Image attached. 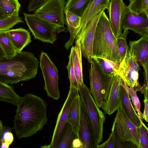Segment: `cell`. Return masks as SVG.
Here are the masks:
<instances>
[{
	"label": "cell",
	"instance_id": "obj_1",
	"mask_svg": "<svg viewBox=\"0 0 148 148\" xmlns=\"http://www.w3.org/2000/svg\"><path fill=\"white\" fill-rule=\"evenodd\" d=\"M16 106L14 128L19 139L32 136L47 124V104L42 98L26 94L21 97Z\"/></svg>",
	"mask_w": 148,
	"mask_h": 148
},
{
	"label": "cell",
	"instance_id": "obj_2",
	"mask_svg": "<svg viewBox=\"0 0 148 148\" xmlns=\"http://www.w3.org/2000/svg\"><path fill=\"white\" fill-rule=\"evenodd\" d=\"M39 63L28 51L17 52L11 58L0 60V81L9 84L32 79L37 74Z\"/></svg>",
	"mask_w": 148,
	"mask_h": 148
},
{
	"label": "cell",
	"instance_id": "obj_3",
	"mask_svg": "<svg viewBox=\"0 0 148 148\" xmlns=\"http://www.w3.org/2000/svg\"><path fill=\"white\" fill-rule=\"evenodd\" d=\"M92 57L105 58L120 64L121 59L116 39L114 35L109 18L103 11L97 22L93 38Z\"/></svg>",
	"mask_w": 148,
	"mask_h": 148
},
{
	"label": "cell",
	"instance_id": "obj_4",
	"mask_svg": "<svg viewBox=\"0 0 148 148\" xmlns=\"http://www.w3.org/2000/svg\"><path fill=\"white\" fill-rule=\"evenodd\" d=\"M78 90L81 100L87 112L95 140L98 145L103 140L105 115L99 109L88 88L84 84H79Z\"/></svg>",
	"mask_w": 148,
	"mask_h": 148
},
{
	"label": "cell",
	"instance_id": "obj_5",
	"mask_svg": "<svg viewBox=\"0 0 148 148\" xmlns=\"http://www.w3.org/2000/svg\"><path fill=\"white\" fill-rule=\"evenodd\" d=\"M65 0H48L33 14L55 26L60 32L65 31Z\"/></svg>",
	"mask_w": 148,
	"mask_h": 148
},
{
	"label": "cell",
	"instance_id": "obj_6",
	"mask_svg": "<svg viewBox=\"0 0 148 148\" xmlns=\"http://www.w3.org/2000/svg\"><path fill=\"white\" fill-rule=\"evenodd\" d=\"M25 20L35 39L53 43L60 32L55 26L33 14L23 13Z\"/></svg>",
	"mask_w": 148,
	"mask_h": 148
},
{
	"label": "cell",
	"instance_id": "obj_7",
	"mask_svg": "<svg viewBox=\"0 0 148 148\" xmlns=\"http://www.w3.org/2000/svg\"><path fill=\"white\" fill-rule=\"evenodd\" d=\"M40 59V67L45 81L44 89L49 97L58 100L60 96L58 70L46 53L42 51Z\"/></svg>",
	"mask_w": 148,
	"mask_h": 148
},
{
	"label": "cell",
	"instance_id": "obj_8",
	"mask_svg": "<svg viewBox=\"0 0 148 148\" xmlns=\"http://www.w3.org/2000/svg\"><path fill=\"white\" fill-rule=\"evenodd\" d=\"M117 110L113 123L119 139L123 142H130L138 148H141L139 127L136 126L129 119L122 108Z\"/></svg>",
	"mask_w": 148,
	"mask_h": 148
},
{
	"label": "cell",
	"instance_id": "obj_9",
	"mask_svg": "<svg viewBox=\"0 0 148 148\" xmlns=\"http://www.w3.org/2000/svg\"><path fill=\"white\" fill-rule=\"evenodd\" d=\"M90 64L89 70L90 91L97 105L100 108L107 93L110 76L106 75L103 73L94 60H92Z\"/></svg>",
	"mask_w": 148,
	"mask_h": 148
},
{
	"label": "cell",
	"instance_id": "obj_10",
	"mask_svg": "<svg viewBox=\"0 0 148 148\" xmlns=\"http://www.w3.org/2000/svg\"><path fill=\"white\" fill-rule=\"evenodd\" d=\"M78 94V89L70 86L67 97L58 114L51 142L49 145L44 146L42 147L56 148L61 139L68 123L69 115L72 103Z\"/></svg>",
	"mask_w": 148,
	"mask_h": 148
},
{
	"label": "cell",
	"instance_id": "obj_11",
	"mask_svg": "<svg viewBox=\"0 0 148 148\" xmlns=\"http://www.w3.org/2000/svg\"><path fill=\"white\" fill-rule=\"evenodd\" d=\"M104 10H101L92 17L83 28L79 31L76 36L80 42L82 56L90 63L92 60V46L96 28L99 17Z\"/></svg>",
	"mask_w": 148,
	"mask_h": 148
},
{
	"label": "cell",
	"instance_id": "obj_12",
	"mask_svg": "<svg viewBox=\"0 0 148 148\" xmlns=\"http://www.w3.org/2000/svg\"><path fill=\"white\" fill-rule=\"evenodd\" d=\"M140 69L138 62L129 48L125 58L120 64L119 76L128 86L136 90L140 86L138 81Z\"/></svg>",
	"mask_w": 148,
	"mask_h": 148
},
{
	"label": "cell",
	"instance_id": "obj_13",
	"mask_svg": "<svg viewBox=\"0 0 148 148\" xmlns=\"http://www.w3.org/2000/svg\"><path fill=\"white\" fill-rule=\"evenodd\" d=\"M122 80L117 75L109 77L107 93L101 107L107 114L111 115L121 108L119 93Z\"/></svg>",
	"mask_w": 148,
	"mask_h": 148
},
{
	"label": "cell",
	"instance_id": "obj_14",
	"mask_svg": "<svg viewBox=\"0 0 148 148\" xmlns=\"http://www.w3.org/2000/svg\"><path fill=\"white\" fill-rule=\"evenodd\" d=\"M123 0H111L108 10L109 21L116 38L122 34V24L124 17L128 10Z\"/></svg>",
	"mask_w": 148,
	"mask_h": 148
},
{
	"label": "cell",
	"instance_id": "obj_15",
	"mask_svg": "<svg viewBox=\"0 0 148 148\" xmlns=\"http://www.w3.org/2000/svg\"><path fill=\"white\" fill-rule=\"evenodd\" d=\"M122 29L132 30L141 37L148 36V15L144 12L138 15L128 9L123 20Z\"/></svg>",
	"mask_w": 148,
	"mask_h": 148
},
{
	"label": "cell",
	"instance_id": "obj_16",
	"mask_svg": "<svg viewBox=\"0 0 148 148\" xmlns=\"http://www.w3.org/2000/svg\"><path fill=\"white\" fill-rule=\"evenodd\" d=\"M77 138L82 143V148H97L98 145L95 140L87 112L81 101Z\"/></svg>",
	"mask_w": 148,
	"mask_h": 148
},
{
	"label": "cell",
	"instance_id": "obj_17",
	"mask_svg": "<svg viewBox=\"0 0 148 148\" xmlns=\"http://www.w3.org/2000/svg\"><path fill=\"white\" fill-rule=\"evenodd\" d=\"M128 86L122 79L120 85L119 97L121 107L129 119L137 127L142 122L135 111L131 101L127 89Z\"/></svg>",
	"mask_w": 148,
	"mask_h": 148
},
{
	"label": "cell",
	"instance_id": "obj_18",
	"mask_svg": "<svg viewBox=\"0 0 148 148\" xmlns=\"http://www.w3.org/2000/svg\"><path fill=\"white\" fill-rule=\"evenodd\" d=\"M130 49L137 62L145 70L148 69V36L129 41Z\"/></svg>",
	"mask_w": 148,
	"mask_h": 148
},
{
	"label": "cell",
	"instance_id": "obj_19",
	"mask_svg": "<svg viewBox=\"0 0 148 148\" xmlns=\"http://www.w3.org/2000/svg\"><path fill=\"white\" fill-rule=\"evenodd\" d=\"M4 31L17 52L22 51L31 42L30 32L24 28L10 29Z\"/></svg>",
	"mask_w": 148,
	"mask_h": 148
},
{
	"label": "cell",
	"instance_id": "obj_20",
	"mask_svg": "<svg viewBox=\"0 0 148 148\" xmlns=\"http://www.w3.org/2000/svg\"><path fill=\"white\" fill-rule=\"evenodd\" d=\"M110 2V0H90L86 10L81 17L79 30L83 28L100 11L106 9L108 10Z\"/></svg>",
	"mask_w": 148,
	"mask_h": 148
},
{
	"label": "cell",
	"instance_id": "obj_21",
	"mask_svg": "<svg viewBox=\"0 0 148 148\" xmlns=\"http://www.w3.org/2000/svg\"><path fill=\"white\" fill-rule=\"evenodd\" d=\"M64 14L65 24L70 34L69 40L64 45L65 48L68 49L74 42L80 27L81 17L69 11H66Z\"/></svg>",
	"mask_w": 148,
	"mask_h": 148
},
{
	"label": "cell",
	"instance_id": "obj_22",
	"mask_svg": "<svg viewBox=\"0 0 148 148\" xmlns=\"http://www.w3.org/2000/svg\"><path fill=\"white\" fill-rule=\"evenodd\" d=\"M75 46L71 48L73 64L77 80L79 84H84L83 80L82 54L81 48L79 41L76 37L74 41Z\"/></svg>",
	"mask_w": 148,
	"mask_h": 148
},
{
	"label": "cell",
	"instance_id": "obj_23",
	"mask_svg": "<svg viewBox=\"0 0 148 148\" xmlns=\"http://www.w3.org/2000/svg\"><path fill=\"white\" fill-rule=\"evenodd\" d=\"M21 98L12 86L0 81V101L16 106Z\"/></svg>",
	"mask_w": 148,
	"mask_h": 148
},
{
	"label": "cell",
	"instance_id": "obj_24",
	"mask_svg": "<svg viewBox=\"0 0 148 148\" xmlns=\"http://www.w3.org/2000/svg\"><path fill=\"white\" fill-rule=\"evenodd\" d=\"M81 99L79 94L75 98L71 107L68 117V123L77 136L80 117Z\"/></svg>",
	"mask_w": 148,
	"mask_h": 148
},
{
	"label": "cell",
	"instance_id": "obj_25",
	"mask_svg": "<svg viewBox=\"0 0 148 148\" xmlns=\"http://www.w3.org/2000/svg\"><path fill=\"white\" fill-rule=\"evenodd\" d=\"M92 58L96 62L102 72L106 75H119L120 64L104 58L93 57Z\"/></svg>",
	"mask_w": 148,
	"mask_h": 148
},
{
	"label": "cell",
	"instance_id": "obj_26",
	"mask_svg": "<svg viewBox=\"0 0 148 148\" xmlns=\"http://www.w3.org/2000/svg\"><path fill=\"white\" fill-rule=\"evenodd\" d=\"M90 0H67L65 3L64 12L69 11L81 17L86 10Z\"/></svg>",
	"mask_w": 148,
	"mask_h": 148
},
{
	"label": "cell",
	"instance_id": "obj_27",
	"mask_svg": "<svg viewBox=\"0 0 148 148\" xmlns=\"http://www.w3.org/2000/svg\"><path fill=\"white\" fill-rule=\"evenodd\" d=\"M21 5L18 0H0V9L8 16H18Z\"/></svg>",
	"mask_w": 148,
	"mask_h": 148
},
{
	"label": "cell",
	"instance_id": "obj_28",
	"mask_svg": "<svg viewBox=\"0 0 148 148\" xmlns=\"http://www.w3.org/2000/svg\"><path fill=\"white\" fill-rule=\"evenodd\" d=\"M0 46L6 58H11L17 53V52L4 31H0Z\"/></svg>",
	"mask_w": 148,
	"mask_h": 148
},
{
	"label": "cell",
	"instance_id": "obj_29",
	"mask_svg": "<svg viewBox=\"0 0 148 148\" xmlns=\"http://www.w3.org/2000/svg\"><path fill=\"white\" fill-rule=\"evenodd\" d=\"M77 136L71 125L67 123L61 139L56 148H71L73 140Z\"/></svg>",
	"mask_w": 148,
	"mask_h": 148
},
{
	"label": "cell",
	"instance_id": "obj_30",
	"mask_svg": "<svg viewBox=\"0 0 148 148\" xmlns=\"http://www.w3.org/2000/svg\"><path fill=\"white\" fill-rule=\"evenodd\" d=\"M127 6L130 11L136 14L144 12L148 15V0H133Z\"/></svg>",
	"mask_w": 148,
	"mask_h": 148
},
{
	"label": "cell",
	"instance_id": "obj_31",
	"mask_svg": "<svg viewBox=\"0 0 148 148\" xmlns=\"http://www.w3.org/2000/svg\"><path fill=\"white\" fill-rule=\"evenodd\" d=\"M123 33L116 39L117 45L121 59V62L125 58L129 48L126 38L129 33L128 30L124 29Z\"/></svg>",
	"mask_w": 148,
	"mask_h": 148
},
{
	"label": "cell",
	"instance_id": "obj_32",
	"mask_svg": "<svg viewBox=\"0 0 148 148\" xmlns=\"http://www.w3.org/2000/svg\"><path fill=\"white\" fill-rule=\"evenodd\" d=\"M23 22L22 18L19 16H9L1 19L0 31L10 29L17 24Z\"/></svg>",
	"mask_w": 148,
	"mask_h": 148
},
{
	"label": "cell",
	"instance_id": "obj_33",
	"mask_svg": "<svg viewBox=\"0 0 148 148\" xmlns=\"http://www.w3.org/2000/svg\"><path fill=\"white\" fill-rule=\"evenodd\" d=\"M127 91L129 96L131 97L132 103L133 104L134 109L137 112V114L139 116L141 121L143 122V113L140 110V104L139 100L137 95V90L134 87H127Z\"/></svg>",
	"mask_w": 148,
	"mask_h": 148
},
{
	"label": "cell",
	"instance_id": "obj_34",
	"mask_svg": "<svg viewBox=\"0 0 148 148\" xmlns=\"http://www.w3.org/2000/svg\"><path fill=\"white\" fill-rule=\"evenodd\" d=\"M69 63L66 68L68 71V77L70 82V86L78 90L79 84L76 78L71 53L69 56Z\"/></svg>",
	"mask_w": 148,
	"mask_h": 148
},
{
	"label": "cell",
	"instance_id": "obj_35",
	"mask_svg": "<svg viewBox=\"0 0 148 148\" xmlns=\"http://www.w3.org/2000/svg\"><path fill=\"white\" fill-rule=\"evenodd\" d=\"M14 139L10 129L5 127L0 138V148H8Z\"/></svg>",
	"mask_w": 148,
	"mask_h": 148
},
{
	"label": "cell",
	"instance_id": "obj_36",
	"mask_svg": "<svg viewBox=\"0 0 148 148\" xmlns=\"http://www.w3.org/2000/svg\"><path fill=\"white\" fill-rule=\"evenodd\" d=\"M139 137L141 148H148V129L143 122L139 127Z\"/></svg>",
	"mask_w": 148,
	"mask_h": 148
},
{
	"label": "cell",
	"instance_id": "obj_37",
	"mask_svg": "<svg viewBox=\"0 0 148 148\" xmlns=\"http://www.w3.org/2000/svg\"><path fill=\"white\" fill-rule=\"evenodd\" d=\"M97 148H115L113 130L112 128L111 133L108 138L101 144H98Z\"/></svg>",
	"mask_w": 148,
	"mask_h": 148
},
{
	"label": "cell",
	"instance_id": "obj_38",
	"mask_svg": "<svg viewBox=\"0 0 148 148\" xmlns=\"http://www.w3.org/2000/svg\"><path fill=\"white\" fill-rule=\"evenodd\" d=\"M48 0H31L29 2L27 10L29 12H34Z\"/></svg>",
	"mask_w": 148,
	"mask_h": 148
},
{
	"label": "cell",
	"instance_id": "obj_39",
	"mask_svg": "<svg viewBox=\"0 0 148 148\" xmlns=\"http://www.w3.org/2000/svg\"><path fill=\"white\" fill-rule=\"evenodd\" d=\"M145 107L144 111L143 113V119L147 122H148V98H145L143 100Z\"/></svg>",
	"mask_w": 148,
	"mask_h": 148
},
{
	"label": "cell",
	"instance_id": "obj_40",
	"mask_svg": "<svg viewBox=\"0 0 148 148\" xmlns=\"http://www.w3.org/2000/svg\"><path fill=\"white\" fill-rule=\"evenodd\" d=\"M71 148H81L82 144L79 140L76 138L73 141L72 143Z\"/></svg>",
	"mask_w": 148,
	"mask_h": 148
},
{
	"label": "cell",
	"instance_id": "obj_41",
	"mask_svg": "<svg viewBox=\"0 0 148 148\" xmlns=\"http://www.w3.org/2000/svg\"><path fill=\"white\" fill-rule=\"evenodd\" d=\"M5 127L3 125L1 121L0 120V138Z\"/></svg>",
	"mask_w": 148,
	"mask_h": 148
},
{
	"label": "cell",
	"instance_id": "obj_42",
	"mask_svg": "<svg viewBox=\"0 0 148 148\" xmlns=\"http://www.w3.org/2000/svg\"><path fill=\"white\" fill-rule=\"evenodd\" d=\"M8 16L0 9V19L7 17Z\"/></svg>",
	"mask_w": 148,
	"mask_h": 148
},
{
	"label": "cell",
	"instance_id": "obj_43",
	"mask_svg": "<svg viewBox=\"0 0 148 148\" xmlns=\"http://www.w3.org/2000/svg\"><path fill=\"white\" fill-rule=\"evenodd\" d=\"M5 58V54L0 46V60L3 59Z\"/></svg>",
	"mask_w": 148,
	"mask_h": 148
},
{
	"label": "cell",
	"instance_id": "obj_44",
	"mask_svg": "<svg viewBox=\"0 0 148 148\" xmlns=\"http://www.w3.org/2000/svg\"><path fill=\"white\" fill-rule=\"evenodd\" d=\"M130 2H131L133 0H128Z\"/></svg>",
	"mask_w": 148,
	"mask_h": 148
}]
</instances>
